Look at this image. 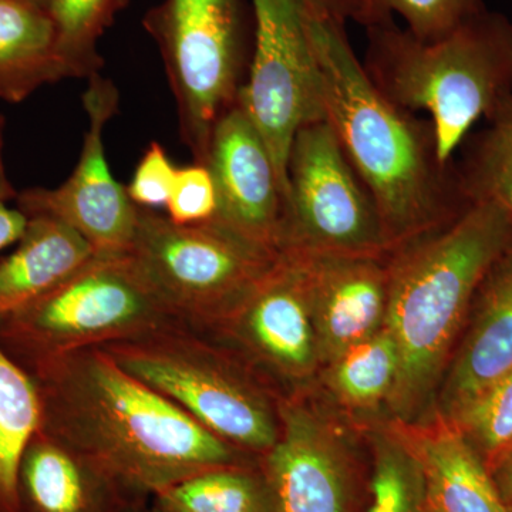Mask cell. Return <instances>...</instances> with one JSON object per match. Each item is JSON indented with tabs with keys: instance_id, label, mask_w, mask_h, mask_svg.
I'll return each instance as SVG.
<instances>
[{
	"instance_id": "obj_1",
	"label": "cell",
	"mask_w": 512,
	"mask_h": 512,
	"mask_svg": "<svg viewBox=\"0 0 512 512\" xmlns=\"http://www.w3.org/2000/svg\"><path fill=\"white\" fill-rule=\"evenodd\" d=\"M30 376L39 392L40 429L141 497L210 468L259 460L202 427L103 349L57 357Z\"/></svg>"
},
{
	"instance_id": "obj_2",
	"label": "cell",
	"mask_w": 512,
	"mask_h": 512,
	"mask_svg": "<svg viewBox=\"0 0 512 512\" xmlns=\"http://www.w3.org/2000/svg\"><path fill=\"white\" fill-rule=\"evenodd\" d=\"M305 16V15H303ZM325 120L372 195L392 247L470 210L456 158L440 160L430 120L387 99L366 73L346 26L306 18Z\"/></svg>"
},
{
	"instance_id": "obj_3",
	"label": "cell",
	"mask_w": 512,
	"mask_h": 512,
	"mask_svg": "<svg viewBox=\"0 0 512 512\" xmlns=\"http://www.w3.org/2000/svg\"><path fill=\"white\" fill-rule=\"evenodd\" d=\"M511 245L510 212L481 202L390 251L384 328L399 349V379L389 400L399 421L414 416L440 383L478 286Z\"/></svg>"
},
{
	"instance_id": "obj_4",
	"label": "cell",
	"mask_w": 512,
	"mask_h": 512,
	"mask_svg": "<svg viewBox=\"0 0 512 512\" xmlns=\"http://www.w3.org/2000/svg\"><path fill=\"white\" fill-rule=\"evenodd\" d=\"M363 66L396 106L430 116L443 163L480 119L512 96V22L485 6L441 39H417L394 18L366 26Z\"/></svg>"
},
{
	"instance_id": "obj_5",
	"label": "cell",
	"mask_w": 512,
	"mask_h": 512,
	"mask_svg": "<svg viewBox=\"0 0 512 512\" xmlns=\"http://www.w3.org/2000/svg\"><path fill=\"white\" fill-rule=\"evenodd\" d=\"M131 376L228 444L261 458L281 431L279 400L224 340L181 322L103 346Z\"/></svg>"
},
{
	"instance_id": "obj_6",
	"label": "cell",
	"mask_w": 512,
	"mask_h": 512,
	"mask_svg": "<svg viewBox=\"0 0 512 512\" xmlns=\"http://www.w3.org/2000/svg\"><path fill=\"white\" fill-rule=\"evenodd\" d=\"M128 254L175 319L217 335L274 268L281 251L217 220L180 225L156 210L138 207L136 237Z\"/></svg>"
},
{
	"instance_id": "obj_7",
	"label": "cell",
	"mask_w": 512,
	"mask_h": 512,
	"mask_svg": "<svg viewBox=\"0 0 512 512\" xmlns=\"http://www.w3.org/2000/svg\"><path fill=\"white\" fill-rule=\"evenodd\" d=\"M180 322L128 254H96L52 292L0 322V346L26 372Z\"/></svg>"
},
{
	"instance_id": "obj_8",
	"label": "cell",
	"mask_w": 512,
	"mask_h": 512,
	"mask_svg": "<svg viewBox=\"0 0 512 512\" xmlns=\"http://www.w3.org/2000/svg\"><path fill=\"white\" fill-rule=\"evenodd\" d=\"M143 26L156 42L177 103L180 137L207 165L212 131L238 100L245 60L242 0H163Z\"/></svg>"
},
{
	"instance_id": "obj_9",
	"label": "cell",
	"mask_w": 512,
	"mask_h": 512,
	"mask_svg": "<svg viewBox=\"0 0 512 512\" xmlns=\"http://www.w3.org/2000/svg\"><path fill=\"white\" fill-rule=\"evenodd\" d=\"M284 248L333 254L393 249L372 195L326 120L302 127L293 138Z\"/></svg>"
},
{
	"instance_id": "obj_10",
	"label": "cell",
	"mask_w": 512,
	"mask_h": 512,
	"mask_svg": "<svg viewBox=\"0 0 512 512\" xmlns=\"http://www.w3.org/2000/svg\"><path fill=\"white\" fill-rule=\"evenodd\" d=\"M254 50L239 106L264 138L288 201V158L302 127L325 120L318 62L296 0H251Z\"/></svg>"
},
{
	"instance_id": "obj_11",
	"label": "cell",
	"mask_w": 512,
	"mask_h": 512,
	"mask_svg": "<svg viewBox=\"0 0 512 512\" xmlns=\"http://www.w3.org/2000/svg\"><path fill=\"white\" fill-rule=\"evenodd\" d=\"M89 127L72 175L57 188L20 191L16 207L28 217H50L82 235L96 254H127L136 237L138 207L107 164L104 128L119 110V90L100 73L83 94Z\"/></svg>"
},
{
	"instance_id": "obj_12",
	"label": "cell",
	"mask_w": 512,
	"mask_h": 512,
	"mask_svg": "<svg viewBox=\"0 0 512 512\" xmlns=\"http://www.w3.org/2000/svg\"><path fill=\"white\" fill-rule=\"evenodd\" d=\"M215 338L238 350L258 372L282 382L308 379L319 353L301 261L281 249L278 262Z\"/></svg>"
},
{
	"instance_id": "obj_13",
	"label": "cell",
	"mask_w": 512,
	"mask_h": 512,
	"mask_svg": "<svg viewBox=\"0 0 512 512\" xmlns=\"http://www.w3.org/2000/svg\"><path fill=\"white\" fill-rule=\"evenodd\" d=\"M281 431L259 458L275 512H350L353 468L342 440L295 397L279 400Z\"/></svg>"
},
{
	"instance_id": "obj_14",
	"label": "cell",
	"mask_w": 512,
	"mask_h": 512,
	"mask_svg": "<svg viewBox=\"0 0 512 512\" xmlns=\"http://www.w3.org/2000/svg\"><path fill=\"white\" fill-rule=\"evenodd\" d=\"M207 167L217 187L214 220L251 241L281 251L285 190L264 138L238 100L212 131Z\"/></svg>"
},
{
	"instance_id": "obj_15",
	"label": "cell",
	"mask_w": 512,
	"mask_h": 512,
	"mask_svg": "<svg viewBox=\"0 0 512 512\" xmlns=\"http://www.w3.org/2000/svg\"><path fill=\"white\" fill-rule=\"evenodd\" d=\"M284 249L301 261L320 362H332L383 328L392 249L386 254Z\"/></svg>"
},
{
	"instance_id": "obj_16",
	"label": "cell",
	"mask_w": 512,
	"mask_h": 512,
	"mask_svg": "<svg viewBox=\"0 0 512 512\" xmlns=\"http://www.w3.org/2000/svg\"><path fill=\"white\" fill-rule=\"evenodd\" d=\"M461 333L441 382L446 419L512 370V245L478 286Z\"/></svg>"
},
{
	"instance_id": "obj_17",
	"label": "cell",
	"mask_w": 512,
	"mask_h": 512,
	"mask_svg": "<svg viewBox=\"0 0 512 512\" xmlns=\"http://www.w3.org/2000/svg\"><path fill=\"white\" fill-rule=\"evenodd\" d=\"M150 500L42 429L20 463L19 512H137Z\"/></svg>"
},
{
	"instance_id": "obj_18",
	"label": "cell",
	"mask_w": 512,
	"mask_h": 512,
	"mask_svg": "<svg viewBox=\"0 0 512 512\" xmlns=\"http://www.w3.org/2000/svg\"><path fill=\"white\" fill-rule=\"evenodd\" d=\"M392 429L419 461L430 512H507L490 470L453 421L439 414L421 426L397 420Z\"/></svg>"
},
{
	"instance_id": "obj_19",
	"label": "cell",
	"mask_w": 512,
	"mask_h": 512,
	"mask_svg": "<svg viewBox=\"0 0 512 512\" xmlns=\"http://www.w3.org/2000/svg\"><path fill=\"white\" fill-rule=\"evenodd\" d=\"M94 255L92 245L63 222L30 217L15 249L0 261V322L52 292Z\"/></svg>"
},
{
	"instance_id": "obj_20",
	"label": "cell",
	"mask_w": 512,
	"mask_h": 512,
	"mask_svg": "<svg viewBox=\"0 0 512 512\" xmlns=\"http://www.w3.org/2000/svg\"><path fill=\"white\" fill-rule=\"evenodd\" d=\"M66 79L46 2L0 0V100L22 103Z\"/></svg>"
},
{
	"instance_id": "obj_21",
	"label": "cell",
	"mask_w": 512,
	"mask_h": 512,
	"mask_svg": "<svg viewBox=\"0 0 512 512\" xmlns=\"http://www.w3.org/2000/svg\"><path fill=\"white\" fill-rule=\"evenodd\" d=\"M40 427L35 380L0 346V512H19L20 463Z\"/></svg>"
},
{
	"instance_id": "obj_22",
	"label": "cell",
	"mask_w": 512,
	"mask_h": 512,
	"mask_svg": "<svg viewBox=\"0 0 512 512\" xmlns=\"http://www.w3.org/2000/svg\"><path fill=\"white\" fill-rule=\"evenodd\" d=\"M153 498L171 512H275L259 460L201 471Z\"/></svg>"
},
{
	"instance_id": "obj_23",
	"label": "cell",
	"mask_w": 512,
	"mask_h": 512,
	"mask_svg": "<svg viewBox=\"0 0 512 512\" xmlns=\"http://www.w3.org/2000/svg\"><path fill=\"white\" fill-rule=\"evenodd\" d=\"M487 126L461 144L456 161L461 187L471 204L494 202L512 215V96L487 117Z\"/></svg>"
},
{
	"instance_id": "obj_24",
	"label": "cell",
	"mask_w": 512,
	"mask_h": 512,
	"mask_svg": "<svg viewBox=\"0 0 512 512\" xmlns=\"http://www.w3.org/2000/svg\"><path fill=\"white\" fill-rule=\"evenodd\" d=\"M328 365V384L340 402L355 409H369L392 397L399 379V349L383 326Z\"/></svg>"
},
{
	"instance_id": "obj_25",
	"label": "cell",
	"mask_w": 512,
	"mask_h": 512,
	"mask_svg": "<svg viewBox=\"0 0 512 512\" xmlns=\"http://www.w3.org/2000/svg\"><path fill=\"white\" fill-rule=\"evenodd\" d=\"M128 0H47L66 79H89L103 67L99 42Z\"/></svg>"
},
{
	"instance_id": "obj_26",
	"label": "cell",
	"mask_w": 512,
	"mask_h": 512,
	"mask_svg": "<svg viewBox=\"0 0 512 512\" xmlns=\"http://www.w3.org/2000/svg\"><path fill=\"white\" fill-rule=\"evenodd\" d=\"M370 493L366 512H430L419 461L393 429L373 440Z\"/></svg>"
},
{
	"instance_id": "obj_27",
	"label": "cell",
	"mask_w": 512,
	"mask_h": 512,
	"mask_svg": "<svg viewBox=\"0 0 512 512\" xmlns=\"http://www.w3.org/2000/svg\"><path fill=\"white\" fill-rule=\"evenodd\" d=\"M448 420L456 424L485 466H493L512 447V370Z\"/></svg>"
},
{
	"instance_id": "obj_28",
	"label": "cell",
	"mask_w": 512,
	"mask_h": 512,
	"mask_svg": "<svg viewBox=\"0 0 512 512\" xmlns=\"http://www.w3.org/2000/svg\"><path fill=\"white\" fill-rule=\"evenodd\" d=\"M363 28L399 15L417 39H441L485 8L483 0H363Z\"/></svg>"
},
{
	"instance_id": "obj_29",
	"label": "cell",
	"mask_w": 512,
	"mask_h": 512,
	"mask_svg": "<svg viewBox=\"0 0 512 512\" xmlns=\"http://www.w3.org/2000/svg\"><path fill=\"white\" fill-rule=\"evenodd\" d=\"M165 210L175 224L195 225L214 220L218 195L210 168L195 163L178 168Z\"/></svg>"
},
{
	"instance_id": "obj_30",
	"label": "cell",
	"mask_w": 512,
	"mask_h": 512,
	"mask_svg": "<svg viewBox=\"0 0 512 512\" xmlns=\"http://www.w3.org/2000/svg\"><path fill=\"white\" fill-rule=\"evenodd\" d=\"M177 168L171 163L164 147L154 141L148 146L126 188L128 197L140 208L156 210L165 207L170 198Z\"/></svg>"
},
{
	"instance_id": "obj_31",
	"label": "cell",
	"mask_w": 512,
	"mask_h": 512,
	"mask_svg": "<svg viewBox=\"0 0 512 512\" xmlns=\"http://www.w3.org/2000/svg\"><path fill=\"white\" fill-rule=\"evenodd\" d=\"M306 18L330 20L345 25L349 20L362 26L365 19L363 0H296Z\"/></svg>"
},
{
	"instance_id": "obj_32",
	"label": "cell",
	"mask_w": 512,
	"mask_h": 512,
	"mask_svg": "<svg viewBox=\"0 0 512 512\" xmlns=\"http://www.w3.org/2000/svg\"><path fill=\"white\" fill-rule=\"evenodd\" d=\"M29 217L18 207L0 202V251L18 244L28 228Z\"/></svg>"
},
{
	"instance_id": "obj_33",
	"label": "cell",
	"mask_w": 512,
	"mask_h": 512,
	"mask_svg": "<svg viewBox=\"0 0 512 512\" xmlns=\"http://www.w3.org/2000/svg\"><path fill=\"white\" fill-rule=\"evenodd\" d=\"M505 508L512 507V447L488 468Z\"/></svg>"
},
{
	"instance_id": "obj_34",
	"label": "cell",
	"mask_w": 512,
	"mask_h": 512,
	"mask_svg": "<svg viewBox=\"0 0 512 512\" xmlns=\"http://www.w3.org/2000/svg\"><path fill=\"white\" fill-rule=\"evenodd\" d=\"M3 131H5V117L0 114V202L16 200L19 192L15 190L6 175L5 164H3Z\"/></svg>"
},
{
	"instance_id": "obj_35",
	"label": "cell",
	"mask_w": 512,
	"mask_h": 512,
	"mask_svg": "<svg viewBox=\"0 0 512 512\" xmlns=\"http://www.w3.org/2000/svg\"><path fill=\"white\" fill-rule=\"evenodd\" d=\"M143 512H171L168 510H165L163 505H160L157 503L154 498H151L150 501L146 504V507L143 508Z\"/></svg>"
},
{
	"instance_id": "obj_36",
	"label": "cell",
	"mask_w": 512,
	"mask_h": 512,
	"mask_svg": "<svg viewBox=\"0 0 512 512\" xmlns=\"http://www.w3.org/2000/svg\"><path fill=\"white\" fill-rule=\"evenodd\" d=\"M146 507V504L143 505V507L140 508L137 512H143V508Z\"/></svg>"
},
{
	"instance_id": "obj_37",
	"label": "cell",
	"mask_w": 512,
	"mask_h": 512,
	"mask_svg": "<svg viewBox=\"0 0 512 512\" xmlns=\"http://www.w3.org/2000/svg\"><path fill=\"white\" fill-rule=\"evenodd\" d=\"M507 512H512V507H507Z\"/></svg>"
},
{
	"instance_id": "obj_38",
	"label": "cell",
	"mask_w": 512,
	"mask_h": 512,
	"mask_svg": "<svg viewBox=\"0 0 512 512\" xmlns=\"http://www.w3.org/2000/svg\"><path fill=\"white\" fill-rule=\"evenodd\" d=\"M42 2H47V0H42Z\"/></svg>"
}]
</instances>
